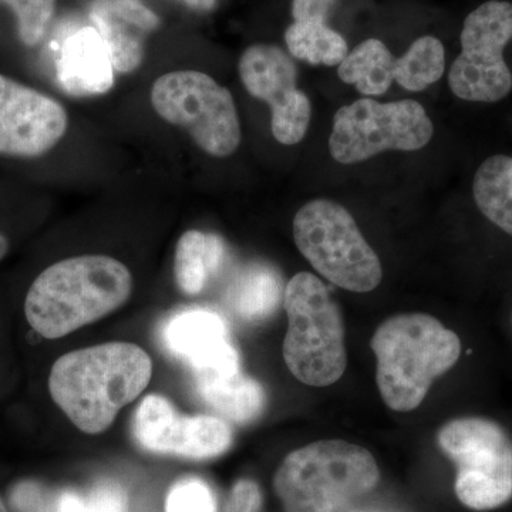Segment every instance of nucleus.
<instances>
[{"label": "nucleus", "instance_id": "f257e3e1", "mask_svg": "<svg viewBox=\"0 0 512 512\" xmlns=\"http://www.w3.org/2000/svg\"><path fill=\"white\" fill-rule=\"evenodd\" d=\"M151 376L153 362L146 350L110 342L59 357L50 370L49 392L77 429L100 434L146 390Z\"/></svg>", "mask_w": 512, "mask_h": 512}, {"label": "nucleus", "instance_id": "f03ea898", "mask_svg": "<svg viewBox=\"0 0 512 512\" xmlns=\"http://www.w3.org/2000/svg\"><path fill=\"white\" fill-rule=\"evenodd\" d=\"M133 276L106 255L63 259L46 268L29 288L25 315L45 339H60L117 311L130 298Z\"/></svg>", "mask_w": 512, "mask_h": 512}, {"label": "nucleus", "instance_id": "7ed1b4c3", "mask_svg": "<svg viewBox=\"0 0 512 512\" xmlns=\"http://www.w3.org/2000/svg\"><path fill=\"white\" fill-rule=\"evenodd\" d=\"M377 359L376 382L394 412H412L431 384L456 366L460 338L426 313H403L384 320L370 340Z\"/></svg>", "mask_w": 512, "mask_h": 512}, {"label": "nucleus", "instance_id": "20e7f679", "mask_svg": "<svg viewBox=\"0 0 512 512\" xmlns=\"http://www.w3.org/2000/svg\"><path fill=\"white\" fill-rule=\"evenodd\" d=\"M380 470L365 447L322 440L292 451L274 476L285 512H339L375 490Z\"/></svg>", "mask_w": 512, "mask_h": 512}, {"label": "nucleus", "instance_id": "39448f33", "mask_svg": "<svg viewBox=\"0 0 512 512\" xmlns=\"http://www.w3.org/2000/svg\"><path fill=\"white\" fill-rule=\"evenodd\" d=\"M288 332L284 359L299 382L325 387L338 382L348 365L345 326L338 303L313 274L301 272L286 285Z\"/></svg>", "mask_w": 512, "mask_h": 512}, {"label": "nucleus", "instance_id": "423d86ee", "mask_svg": "<svg viewBox=\"0 0 512 512\" xmlns=\"http://www.w3.org/2000/svg\"><path fill=\"white\" fill-rule=\"evenodd\" d=\"M293 238L309 264L333 285L366 293L380 285L383 268L355 218L329 200H313L296 212Z\"/></svg>", "mask_w": 512, "mask_h": 512}, {"label": "nucleus", "instance_id": "0eeeda50", "mask_svg": "<svg viewBox=\"0 0 512 512\" xmlns=\"http://www.w3.org/2000/svg\"><path fill=\"white\" fill-rule=\"evenodd\" d=\"M439 446L454 466L458 501L477 512L498 510L512 500V437L485 417H460L444 424Z\"/></svg>", "mask_w": 512, "mask_h": 512}, {"label": "nucleus", "instance_id": "6e6552de", "mask_svg": "<svg viewBox=\"0 0 512 512\" xmlns=\"http://www.w3.org/2000/svg\"><path fill=\"white\" fill-rule=\"evenodd\" d=\"M151 104L161 119L184 128L212 157L232 156L241 144V123L231 92L208 74L178 70L158 77Z\"/></svg>", "mask_w": 512, "mask_h": 512}, {"label": "nucleus", "instance_id": "1a4fd4ad", "mask_svg": "<svg viewBox=\"0 0 512 512\" xmlns=\"http://www.w3.org/2000/svg\"><path fill=\"white\" fill-rule=\"evenodd\" d=\"M434 127L414 100H357L333 117L329 150L338 163L357 164L383 151H417L430 143Z\"/></svg>", "mask_w": 512, "mask_h": 512}, {"label": "nucleus", "instance_id": "9d476101", "mask_svg": "<svg viewBox=\"0 0 512 512\" xmlns=\"http://www.w3.org/2000/svg\"><path fill=\"white\" fill-rule=\"evenodd\" d=\"M512 39V5L490 0L467 16L461 30V53L448 73L451 92L460 99L495 103L512 90L504 60Z\"/></svg>", "mask_w": 512, "mask_h": 512}, {"label": "nucleus", "instance_id": "9b49d317", "mask_svg": "<svg viewBox=\"0 0 512 512\" xmlns=\"http://www.w3.org/2000/svg\"><path fill=\"white\" fill-rule=\"evenodd\" d=\"M239 76L255 99L271 107V130L284 146H295L306 136L312 107L298 89V69L281 47L254 45L239 60Z\"/></svg>", "mask_w": 512, "mask_h": 512}, {"label": "nucleus", "instance_id": "f8f14e48", "mask_svg": "<svg viewBox=\"0 0 512 512\" xmlns=\"http://www.w3.org/2000/svg\"><path fill=\"white\" fill-rule=\"evenodd\" d=\"M133 433L147 451L210 460L227 453L232 444L231 427L214 416H184L173 403L148 394L134 414Z\"/></svg>", "mask_w": 512, "mask_h": 512}, {"label": "nucleus", "instance_id": "ddd939ff", "mask_svg": "<svg viewBox=\"0 0 512 512\" xmlns=\"http://www.w3.org/2000/svg\"><path fill=\"white\" fill-rule=\"evenodd\" d=\"M67 127L69 117L59 101L0 74V156H45Z\"/></svg>", "mask_w": 512, "mask_h": 512}, {"label": "nucleus", "instance_id": "4468645a", "mask_svg": "<svg viewBox=\"0 0 512 512\" xmlns=\"http://www.w3.org/2000/svg\"><path fill=\"white\" fill-rule=\"evenodd\" d=\"M161 340L171 355L191 367L195 377L241 370L238 350L218 313L207 309L175 313L164 323Z\"/></svg>", "mask_w": 512, "mask_h": 512}, {"label": "nucleus", "instance_id": "2eb2a0df", "mask_svg": "<svg viewBox=\"0 0 512 512\" xmlns=\"http://www.w3.org/2000/svg\"><path fill=\"white\" fill-rule=\"evenodd\" d=\"M90 18L117 73H131L141 66L147 36L160 26V18L140 0H93Z\"/></svg>", "mask_w": 512, "mask_h": 512}, {"label": "nucleus", "instance_id": "dca6fc26", "mask_svg": "<svg viewBox=\"0 0 512 512\" xmlns=\"http://www.w3.org/2000/svg\"><path fill=\"white\" fill-rule=\"evenodd\" d=\"M57 79L64 92L74 97L97 96L113 89V63L96 29L84 28L66 40L57 62Z\"/></svg>", "mask_w": 512, "mask_h": 512}, {"label": "nucleus", "instance_id": "f3484780", "mask_svg": "<svg viewBox=\"0 0 512 512\" xmlns=\"http://www.w3.org/2000/svg\"><path fill=\"white\" fill-rule=\"evenodd\" d=\"M198 394L211 409L237 424H248L261 416L265 392L261 384L241 370L224 375L195 377Z\"/></svg>", "mask_w": 512, "mask_h": 512}, {"label": "nucleus", "instance_id": "a211bd4d", "mask_svg": "<svg viewBox=\"0 0 512 512\" xmlns=\"http://www.w3.org/2000/svg\"><path fill=\"white\" fill-rule=\"evenodd\" d=\"M225 256L220 237L190 229L178 239L175 249V279L178 288L188 296L204 291Z\"/></svg>", "mask_w": 512, "mask_h": 512}, {"label": "nucleus", "instance_id": "6ab92c4d", "mask_svg": "<svg viewBox=\"0 0 512 512\" xmlns=\"http://www.w3.org/2000/svg\"><path fill=\"white\" fill-rule=\"evenodd\" d=\"M396 57L382 40L369 39L360 43L339 64L342 82L355 84L365 96H382L394 82Z\"/></svg>", "mask_w": 512, "mask_h": 512}, {"label": "nucleus", "instance_id": "aec40b11", "mask_svg": "<svg viewBox=\"0 0 512 512\" xmlns=\"http://www.w3.org/2000/svg\"><path fill=\"white\" fill-rule=\"evenodd\" d=\"M473 194L478 210L512 237V158H487L474 177Z\"/></svg>", "mask_w": 512, "mask_h": 512}, {"label": "nucleus", "instance_id": "412c9836", "mask_svg": "<svg viewBox=\"0 0 512 512\" xmlns=\"http://www.w3.org/2000/svg\"><path fill=\"white\" fill-rule=\"evenodd\" d=\"M285 42L292 57L313 66H339L349 55L346 40L326 22H293Z\"/></svg>", "mask_w": 512, "mask_h": 512}, {"label": "nucleus", "instance_id": "4be33fe9", "mask_svg": "<svg viewBox=\"0 0 512 512\" xmlns=\"http://www.w3.org/2000/svg\"><path fill=\"white\" fill-rule=\"evenodd\" d=\"M281 293V281L272 269L252 266L232 288L229 302L239 319L261 322L275 311Z\"/></svg>", "mask_w": 512, "mask_h": 512}, {"label": "nucleus", "instance_id": "5701e85b", "mask_svg": "<svg viewBox=\"0 0 512 512\" xmlns=\"http://www.w3.org/2000/svg\"><path fill=\"white\" fill-rule=\"evenodd\" d=\"M446 70V50L437 37L417 39L394 66V80L410 92H421L437 83Z\"/></svg>", "mask_w": 512, "mask_h": 512}, {"label": "nucleus", "instance_id": "b1692460", "mask_svg": "<svg viewBox=\"0 0 512 512\" xmlns=\"http://www.w3.org/2000/svg\"><path fill=\"white\" fill-rule=\"evenodd\" d=\"M126 491L114 481H99L86 491H64L57 512H127Z\"/></svg>", "mask_w": 512, "mask_h": 512}, {"label": "nucleus", "instance_id": "393cba45", "mask_svg": "<svg viewBox=\"0 0 512 512\" xmlns=\"http://www.w3.org/2000/svg\"><path fill=\"white\" fill-rule=\"evenodd\" d=\"M15 13L23 45H39L55 16V0H0Z\"/></svg>", "mask_w": 512, "mask_h": 512}, {"label": "nucleus", "instance_id": "a878e982", "mask_svg": "<svg viewBox=\"0 0 512 512\" xmlns=\"http://www.w3.org/2000/svg\"><path fill=\"white\" fill-rule=\"evenodd\" d=\"M165 512H217V498L201 478H181L168 491Z\"/></svg>", "mask_w": 512, "mask_h": 512}, {"label": "nucleus", "instance_id": "bb28decb", "mask_svg": "<svg viewBox=\"0 0 512 512\" xmlns=\"http://www.w3.org/2000/svg\"><path fill=\"white\" fill-rule=\"evenodd\" d=\"M12 512H57V500L52 491L39 481H19L10 488Z\"/></svg>", "mask_w": 512, "mask_h": 512}, {"label": "nucleus", "instance_id": "cd10ccee", "mask_svg": "<svg viewBox=\"0 0 512 512\" xmlns=\"http://www.w3.org/2000/svg\"><path fill=\"white\" fill-rule=\"evenodd\" d=\"M262 493L255 481L239 480L229 491L222 512H261Z\"/></svg>", "mask_w": 512, "mask_h": 512}, {"label": "nucleus", "instance_id": "c85d7f7f", "mask_svg": "<svg viewBox=\"0 0 512 512\" xmlns=\"http://www.w3.org/2000/svg\"><path fill=\"white\" fill-rule=\"evenodd\" d=\"M336 2L338 0H293V20L295 22H326Z\"/></svg>", "mask_w": 512, "mask_h": 512}, {"label": "nucleus", "instance_id": "c756f323", "mask_svg": "<svg viewBox=\"0 0 512 512\" xmlns=\"http://www.w3.org/2000/svg\"><path fill=\"white\" fill-rule=\"evenodd\" d=\"M183 2L187 3L190 8L202 10V12L214 9L217 5V0H183Z\"/></svg>", "mask_w": 512, "mask_h": 512}, {"label": "nucleus", "instance_id": "7c9ffc66", "mask_svg": "<svg viewBox=\"0 0 512 512\" xmlns=\"http://www.w3.org/2000/svg\"><path fill=\"white\" fill-rule=\"evenodd\" d=\"M9 251V241L5 235L0 234V261L5 258Z\"/></svg>", "mask_w": 512, "mask_h": 512}, {"label": "nucleus", "instance_id": "2f4dec72", "mask_svg": "<svg viewBox=\"0 0 512 512\" xmlns=\"http://www.w3.org/2000/svg\"><path fill=\"white\" fill-rule=\"evenodd\" d=\"M0 512H9L8 507H6L5 501L0 498Z\"/></svg>", "mask_w": 512, "mask_h": 512}, {"label": "nucleus", "instance_id": "473e14b6", "mask_svg": "<svg viewBox=\"0 0 512 512\" xmlns=\"http://www.w3.org/2000/svg\"><path fill=\"white\" fill-rule=\"evenodd\" d=\"M350 512H377V511H365V510H360V511H350Z\"/></svg>", "mask_w": 512, "mask_h": 512}]
</instances>
